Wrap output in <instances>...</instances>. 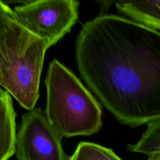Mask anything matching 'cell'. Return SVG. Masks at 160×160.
<instances>
[{
  "mask_svg": "<svg viewBox=\"0 0 160 160\" xmlns=\"http://www.w3.org/2000/svg\"><path fill=\"white\" fill-rule=\"evenodd\" d=\"M75 59L88 87L120 123L160 120V31L101 14L83 24Z\"/></svg>",
  "mask_w": 160,
  "mask_h": 160,
  "instance_id": "1",
  "label": "cell"
},
{
  "mask_svg": "<svg viewBox=\"0 0 160 160\" xmlns=\"http://www.w3.org/2000/svg\"><path fill=\"white\" fill-rule=\"evenodd\" d=\"M45 84V113L61 137L89 136L101 130V105L81 80L56 59L49 63Z\"/></svg>",
  "mask_w": 160,
  "mask_h": 160,
  "instance_id": "2",
  "label": "cell"
},
{
  "mask_svg": "<svg viewBox=\"0 0 160 160\" xmlns=\"http://www.w3.org/2000/svg\"><path fill=\"white\" fill-rule=\"evenodd\" d=\"M80 2L37 0L15 6L17 20L32 34L54 45L69 33L79 17Z\"/></svg>",
  "mask_w": 160,
  "mask_h": 160,
  "instance_id": "3",
  "label": "cell"
},
{
  "mask_svg": "<svg viewBox=\"0 0 160 160\" xmlns=\"http://www.w3.org/2000/svg\"><path fill=\"white\" fill-rule=\"evenodd\" d=\"M62 138L53 128L41 108L22 116L16 142L17 160H69Z\"/></svg>",
  "mask_w": 160,
  "mask_h": 160,
  "instance_id": "4",
  "label": "cell"
},
{
  "mask_svg": "<svg viewBox=\"0 0 160 160\" xmlns=\"http://www.w3.org/2000/svg\"><path fill=\"white\" fill-rule=\"evenodd\" d=\"M49 47L46 40L38 38L25 54L0 78V87L29 111L34 109L39 98L44 59Z\"/></svg>",
  "mask_w": 160,
  "mask_h": 160,
  "instance_id": "5",
  "label": "cell"
},
{
  "mask_svg": "<svg viewBox=\"0 0 160 160\" xmlns=\"http://www.w3.org/2000/svg\"><path fill=\"white\" fill-rule=\"evenodd\" d=\"M17 133L12 98L0 87V160H8L16 153Z\"/></svg>",
  "mask_w": 160,
  "mask_h": 160,
  "instance_id": "6",
  "label": "cell"
},
{
  "mask_svg": "<svg viewBox=\"0 0 160 160\" xmlns=\"http://www.w3.org/2000/svg\"><path fill=\"white\" fill-rule=\"evenodd\" d=\"M116 7L131 20L160 31V0L120 1L116 2Z\"/></svg>",
  "mask_w": 160,
  "mask_h": 160,
  "instance_id": "7",
  "label": "cell"
},
{
  "mask_svg": "<svg viewBox=\"0 0 160 160\" xmlns=\"http://www.w3.org/2000/svg\"><path fill=\"white\" fill-rule=\"evenodd\" d=\"M127 149L148 156L160 154V120L148 123L140 140L134 145H128Z\"/></svg>",
  "mask_w": 160,
  "mask_h": 160,
  "instance_id": "8",
  "label": "cell"
},
{
  "mask_svg": "<svg viewBox=\"0 0 160 160\" xmlns=\"http://www.w3.org/2000/svg\"><path fill=\"white\" fill-rule=\"evenodd\" d=\"M14 19L13 9L0 1V78L7 67L9 37Z\"/></svg>",
  "mask_w": 160,
  "mask_h": 160,
  "instance_id": "9",
  "label": "cell"
},
{
  "mask_svg": "<svg viewBox=\"0 0 160 160\" xmlns=\"http://www.w3.org/2000/svg\"><path fill=\"white\" fill-rule=\"evenodd\" d=\"M69 160H122L111 148L93 142H81L78 144Z\"/></svg>",
  "mask_w": 160,
  "mask_h": 160,
  "instance_id": "10",
  "label": "cell"
},
{
  "mask_svg": "<svg viewBox=\"0 0 160 160\" xmlns=\"http://www.w3.org/2000/svg\"><path fill=\"white\" fill-rule=\"evenodd\" d=\"M148 160H160V154L152 155V156H148Z\"/></svg>",
  "mask_w": 160,
  "mask_h": 160,
  "instance_id": "11",
  "label": "cell"
}]
</instances>
